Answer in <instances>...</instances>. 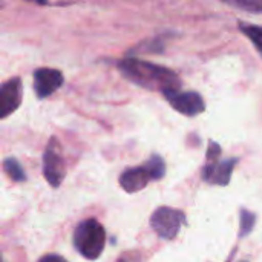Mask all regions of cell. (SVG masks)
<instances>
[{"instance_id": "1", "label": "cell", "mask_w": 262, "mask_h": 262, "mask_svg": "<svg viewBox=\"0 0 262 262\" xmlns=\"http://www.w3.org/2000/svg\"><path fill=\"white\" fill-rule=\"evenodd\" d=\"M118 69L129 81L150 91H158L161 94L177 91L181 86L180 77L172 69L154 64L150 61L126 58L118 63Z\"/></svg>"}, {"instance_id": "2", "label": "cell", "mask_w": 262, "mask_h": 262, "mask_svg": "<svg viewBox=\"0 0 262 262\" xmlns=\"http://www.w3.org/2000/svg\"><path fill=\"white\" fill-rule=\"evenodd\" d=\"M72 243L77 252L89 259L95 261L101 256L106 246V230L104 227L94 218L81 221L72 235Z\"/></svg>"}, {"instance_id": "3", "label": "cell", "mask_w": 262, "mask_h": 262, "mask_svg": "<svg viewBox=\"0 0 262 262\" xmlns=\"http://www.w3.org/2000/svg\"><path fill=\"white\" fill-rule=\"evenodd\" d=\"M186 221L184 212L172 207H158L150 216V227L161 239H173Z\"/></svg>"}, {"instance_id": "4", "label": "cell", "mask_w": 262, "mask_h": 262, "mask_svg": "<svg viewBox=\"0 0 262 262\" xmlns=\"http://www.w3.org/2000/svg\"><path fill=\"white\" fill-rule=\"evenodd\" d=\"M43 175L54 189L60 187L66 177V164L61 154L58 152V144L55 138H51L43 154Z\"/></svg>"}, {"instance_id": "5", "label": "cell", "mask_w": 262, "mask_h": 262, "mask_svg": "<svg viewBox=\"0 0 262 262\" xmlns=\"http://www.w3.org/2000/svg\"><path fill=\"white\" fill-rule=\"evenodd\" d=\"M163 95L175 111H178L186 117H196L206 111V103L198 92L193 91L183 92L177 89V91H169Z\"/></svg>"}, {"instance_id": "6", "label": "cell", "mask_w": 262, "mask_h": 262, "mask_svg": "<svg viewBox=\"0 0 262 262\" xmlns=\"http://www.w3.org/2000/svg\"><path fill=\"white\" fill-rule=\"evenodd\" d=\"M64 83V77L58 69L38 68L34 71V91L38 98H46L58 91Z\"/></svg>"}, {"instance_id": "7", "label": "cell", "mask_w": 262, "mask_h": 262, "mask_svg": "<svg viewBox=\"0 0 262 262\" xmlns=\"http://www.w3.org/2000/svg\"><path fill=\"white\" fill-rule=\"evenodd\" d=\"M23 97V86L21 80L18 77H14L8 81H5L0 88V117L6 118L21 103Z\"/></svg>"}, {"instance_id": "8", "label": "cell", "mask_w": 262, "mask_h": 262, "mask_svg": "<svg viewBox=\"0 0 262 262\" xmlns=\"http://www.w3.org/2000/svg\"><path fill=\"white\" fill-rule=\"evenodd\" d=\"M238 163V158H229L224 161H207L203 167L201 177L206 183L215 186H227L232 178V172Z\"/></svg>"}, {"instance_id": "9", "label": "cell", "mask_w": 262, "mask_h": 262, "mask_svg": "<svg viewBox=\"0 0 262 262\" xmlns=\"http://www.w3.org/2000/svg\"><path fill=\"white\" fill-rule=\"evenodd\" d=\"M150 181H152V177L146 166L127 169L120 175V186L127 193H137L143 190Z\"/></svg>"}, {"instance_id": "10", "label": "cell", "mask_w": 262, "mask_h": 262, "mask_svg": "<svg viewBox=\"0 0 262 262\" xmlns=\"http://www.w3.org/2000/svg\"><path fill=\"white\" fill-rule=\"evenodd\" d=\"M239 29H241V32L246 37H249V40L255 45V48L258 49V52L262 55V26L249 25V23L239 21Z\"/></svg>"}, {"instance_id": "11", "label": "cell", "mask_w": 262, "mask_h": 262, "mask_svg": "<svg viewBox=\"0 0 262 262\" xmlns=\"http://www.w3.org/2000/svg\"><path fill=\"white\" fill-rule=\"evenodd\" d=\"M3 170L15 183H21V181L26 180V173H25L23 167L20 166V163L15 158H6L3 161Z\"/></svg>"}, {"instance_id": "12", "label": "cell", "mask_w": 262, "mask_h": 262, "mask_svg": "<svg viewBox=\"0 0 262 262\" xmlns=\"http://www.w3.org/2000/svg\"><path fill=\"white\" fill-rule=\"evenodd\" d=\"M152 177V181H158L166 175V163L160 155H152L144 164Z\"/></svg>"}, {"instance_id": "13", "label": "cell", "mask_w": 262, "mask_h": 262, "mask_svg": "<svg viewBox=\"0 0 262 262\" xmlns=\"http://www.w3.org/2000/svg\"><path fill=\"white\" fill-rule=\"evenodd\" d=\"M221 2L236 9L249 11L253 14H262V0H221Z\"/></svg>"}, {"instance_id": "14", "label": "cell", "mask_w": 262, "mask_h": 262, "mask_svg": "<svg viewBox=\"0 0 262 262\" xmlns=\"http://www.w3.org/2000/svg\"><path fill=\"white\" fill-rule=\"evenodd\" d=\"M255 223H256V215L246 210V209H241V216H239V238H246L247 235L252 233L253 227H255Z\"/></svg>"}, {"instance_id": "15", "label": "cell", "mask_w": 262, "mask_h": 262, "mask_svg": "<svg viewBox=\"0 0 262 262\" xmlns=\"http://www.w3.org/2000/svg\"><path fill=\"white\" fill-rule=\"evenodd\" d=\"M220 157H221V146L215 141H210L209 149H207V161L210 163L220 161Z\"/></svg>"}, {"instance_id": "16", "label": "cell", "mask_w": 262, "mask_h": 262, "mask_svg": "<svg viewBox=\"0 0 262 262\" xmlns=\"http://www.w3.org/2000/svg\"><path fill=\"white\" fill-rule=\"evenodd\" d=\"M38 262H68L63 256H60V255H46V256H43V258H40V261Z\"/></svg>"}, {"instance_id": "17", "label": "cell", "mask_w": 262, "mask_h": 262, "mask_svg": "<svg viewBox=\"0 0 262 262\" xmlns=\"http://www.w3.org/2000/svg\"><path fill=\"white\" fill-rule=\"evenodd\" d=\"M29 2H35V3H38V5H46V3H48V0H29Z\"/></svg>"}]
</instances>
